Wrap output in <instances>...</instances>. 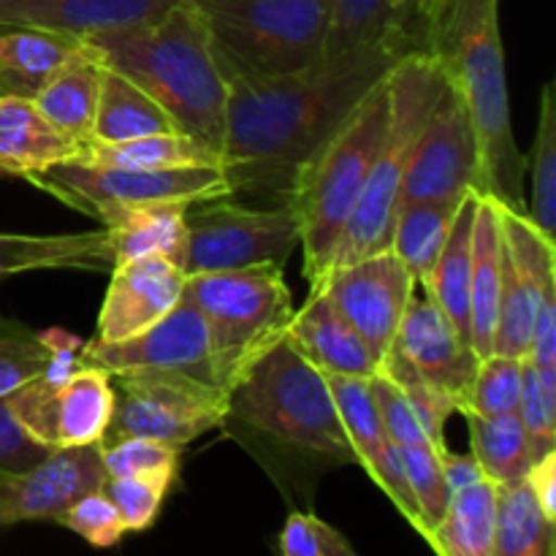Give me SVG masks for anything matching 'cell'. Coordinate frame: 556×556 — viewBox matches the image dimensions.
I'll return each mask as SVG.
<instances>
[{
	"label": "cell",
	"instance_id": "cell-33",
	"mask_svg": "<svg viewBox=\"0 0 556 556\" xmlns=\"http://www.w3.org/2000/svg\"><path fill=\"white\" fill-rule=\"evenodd\" d=\"M185 204H157L128 212L106 228L112 239L114 264L134 258H166L182 269L188 228H185Z\"/></svg>",
	"mask_w": 556,
	"mask_h": 556
},
{
	"label": "cell",
	"instance_id": "cell-9",
	"mask_svg": "<svg viewBox=\"0 0 556 556\" xmlns=\"http://www.w3.org/2000/svg\"><path fill=\"white\" fill-rule=\"evenodd\" d=\"M27 182L60 204L81 212L109 228L128 212L157 204H199V201L231 199V182L226 172L215 166L161 168V172H134V168H101L85 163H58L30 174Z\"/></svg>",
	"mask_w": 556,
	"mask_h": 556
},
{
	"label": "cell",
	"instance_id": "cell-25",
	"mask_svg": "<svg viewBox=\"0 0 556 556\" xmlns=\"http://www.w3.org/2000/svg\"><path fill=\"white\" fill-rule=\"evenodd\" d=\"M43 269L112 271L114 253L109 231L0 233V280Z\"/></svg>",
	"mask_w": 556,
	"mask_h": 556
},
{
	"label": "cell",
	"instance_id": "cell-6",
	"mask_svg": "<svg viewBox=\"0 0 556 556\" xmlns=\"http://www.w3.org/2000/svg\"><path fill=\"white\" fill-rule=\"evenodd\" d=\"M445 76L429 52L407 54L389 71V128L372 172L331 253L329 269L386 253L400 206V188L418 134L445 90Z\"/></svg>",
	"mask_w": 556,
	"mask_h": 556
},
{
	"label": "cell",
	"instance_id": "cell-34",
	"mask_svg": "<svg viewBox=\"0 0 556 556\" xmlns=\"http://www.w3.org/2000/svg\"><path fill=\"white\" fill-rule=\"evenodd\" d=\"M459 413L470 427V454L481 465L483 478L497 486L525 481L535 459H532L519 413H508V416H476L470 410Z\"/></svg>",
	"mask_w": 556,
	"mask_h": 556
},
{
	"label": "cell",
	"instance_id": "cell-1",
	"mask_svg": "<svg viewBox=\"0 0 556 556\" xmlns=\"http://www.w3.org/2000/svg\"><path fill=\"white\" fill-rule=\"evenodd\" d=\"M405 58L396 47H364L286 76L220 71L228 87L220 155L231 199L288 204L309 157Z\"/></svg>",
	"mask_w": 556,
	"mask_h": 556
},
{
	"label": "cell",
	"instance_id": "cell-17",
	"mask_svg": "<svg viewBox=\"0 0 556 556\" xmlns=\"http://www.w3.org/2000/svg\"><path fill=\"white\" fill-rule=\"evenodd\" d=\"M481 358L459 340L443 309L424 293H413L402 324L378 372L386 378H416L443 394L465 402Z\"/></svg>",
	"mask_w": 556,
	"mask_h": 556
},
{
	"label": "cell",
	"instance_id": "cell-20",
	"mask_svg": "<svg viewBox=\"0 0 556 556\" xmlns=\"http://www.w3.org/2000/svg\"><path fill=\"white\" fill-rule=\"evenodd\" d=\"M177 3L182 0H0V25L90 38L155 22Z\"/></svg>",
	"mask_w": 556,
	"mask_h": 556
},
{
	"label": "cell",
	"instance_id": "cell-7",
	"mask_svg": "<svg viewBox=\"0 0 556 556\" xmlns=\"http://www.w3.org/2000/svg\"><path fill=\"white\" fill-rule=\"evenodd\" d=\"M185 299L204 315L215 378L226 396L244 369L286 337L296 313L282 266L275 264L193 275L185 282Z\"/></svg>",
	"mask_w": 556,
	"mask_h": 556
},
{
	"label": "cell",
	"instance_id": "cell-11",
	"mask_svg": "<svg viewBox=\"0 0 556 556\" xmlns=\"http://www.w3.org/2000/svg\"><path fill=\"white\" fill-rule=\"evenodd\" d=\"M114 389V416L103 440L150 438L185 448L226 427V394L168 375H123Z\"/></svg>",
	"mask_w": 556,
	"mask_h": 556
},
{
	"label": "cell",
	"instance_id": "cell-10",
	"mask_svg": "<svg viewBox=\"0 0 556 556\" xmlns=\"http://www.w3.org/2000/svg\"><path fill=\"white\" fill-rule=\"evenodd\" d=\"M185 277L261 264L286 266L299 244V223L288 204L244 206L231 204V199L199 201L185 210Z\"/></svg>",
	"mask_w": 556,
	"mask_h": 556
},
{
	"label": "cell",
	"instance_id": "cell-12",
	"mask_svg": "<svg viewBox=\"0 0 556 556\" xmlns=\"http://www.w3.org/2000/svg\"><path fill=\"white\" fill-rule=\"evenodd\" d=\"M81 362L106 369L112 378L168 375V378H185L206 386V389L223 391L215 378L210 329H206L204 315L185 296L172 313L163 315L157 324L130 340L109 342V345L96 340L85 342Z\"/></svg>",
	"mask_w": 556,
	"mask_h": 556
},
{
	"label": "cell",
	"instance_id": "cell-23",
	"mask_svg": "<svg viewBox=\"0 0 556 556\" xmlns=\"http://www.w3.org/2000/svg\"><path fill=\"white\" fill-rule=\"evenodd\" d=\"M85 141L54 128L27 98L0 96V177L27 179L79 155Z\"/></svg>",
	"mask_w": 556,
	"mask_h": 556
},
{
	"label": "cell",
	"instance_id": "cell-37",
	"mask_svg": "<svg viewBox=\"0 0 556 556\" xmlns=\"http://www.w3.org/2000/svg\"><path fill=\"white\" fill-rule=\"evenodd\" d=\"M521 364L525 358L497 356V353L481 358L459 410H470L476 416H508L519 410Z\"/></svg>",
	"mask_w": 556,
	"mask_h": 556
},
{
	"label": "cell",
	"instance_id": "cell-31",
	"mask_svg": "<svg viewBox=\"0 0 556 556\" xmlns=\"http://www.w3.org/2000/svg\"><path fill=\"white\" fill-rule=\"evenodd\" d=\"M462 199L410 201V204L396 206L389 250L410 271L416 286L427 288L434 264L445 248L451 226L456 220Z\"/></svg>",
	"mask_w": 556,
	"mask_h": 556
},
{
	"label": "cell",
	"instance_id": "cell-22",
	"mask_svg": "<svg viewBox=\"0 0 556 556\" xmlns=\"http://www.w3.org/2000/svg\"><path fill=\"white\" fill-rule=\"evenodd\" d=\"M286 340L324 375L372 378L378 372L367 342L342 318L320 286H309V296L293 313Z\"/></svg>",
	"mask_w": 556,
	"mask_h": 556
},
{
	"label": "cell",
	"instance_id": "cell-47",
	"mask_svg": "<svg viewBox=\"0 0 556 556\" xmlns=\"http://www.w3.org/2000/svg\"><path fill=\"white\" fill-rule=\"evenodd\" d=\"M527 486H530L532 497L541 505V510L546 514V519L556 521V451L541 456L535 465L527 472Z\"/></svg>",
	"mask_w": 556,
	"mask_h": 556
},
{
	"label": "cell",
	"instance_id": "cell-28",
	"mask_svg": "<svg viewBox=\"0 0 556 556\" xmlns=\"http://www.w3.org/2000/svg\"><path fill=\"white\" fill-rule=\"evenodd\" d=\"M71 163L101 168H134V172H161V168H223V155L188 134H155L141 139L98 144L85 141Z\"/></svg>",
	"mask_w": 556,
	"mask_h": 556
},
{
	"label": "cell",
	"instance_id": "cell-40",
	"mask_svg": "<svg viewBox=\"0 0 556 556\" xmlns=\"http://www.w3.org/2000/svg\"><path fill=\"white\" fill-rule=\"evenodd\" d=\"M49 351L38 340V331L11 318H0V396L22 389L43 375Z\"/></svg>",
	"mask_w": 556,
	"mask_h": 556
},
{
	"label": "cell",
	"instance_id": "cell-46",
	"mask_svg": "<svg viewBox=\"0 0 556 556\" xmlns=\"http://www.w3.org/2000/svg\"><path fill=\"white\" fill-rule=\"evenodd\" d=\"M280 554L282 556H326L324 532L320 519L304 510H293L286 519L280 532Z\"/></svg>",
	"mask_w": 556,
	"mask_h": 556
},
{
	"label": "cell",
	"instance_id": "cell-38",
	"mask_svg": "<svg viewBox=\"0 0 556 556\" xmlns=\"http://www.w3.org/2000/svg\"><path fill=\"white\" fill-rule=\"evenodd\" d=\"M396 451H400L402 467H405L407 483H410L418 516H421V538L427 541L451 503V489L443 478V467H440V451H434L429 443L402 445Z\"/></svg>",
	"mask_w": 556,
	"mask_h": 556
},
{
	"label": "cell",
	"instance_id": "cell-18",
	"mask_svg": "<svg viewBox=\"0 0 556 556\" xmlns=\"http://www.w3.org/2000/svg\"><path fill=\"white\" fill-rule=\"evenodd\" d=\"M106 478L98 443L54 448L30 472L3 478L0 527L22 525V521H54L79 497L103 489Z\"/></svg>",
	"mask_w": 556,
	"mask_h": 556
},
{
	"label": "cell",
	"instance_id": "cell-51",
	"mask_svg": "<svg viewBox=\"0 0 556 556\" xmlns=\"http://www.w3.org/2000/svg\"><path fill=\"white\" fill-rule=\"evenodd\" d=\"M3 478H5V476H3V472H0V483H3Z\"/></svg>",
	"mask_w": 556,
	"mask_h": 556
},
{
	"label": "cell",
	"instance_id": "cell-14",
	"mask_svg": "<svg viewBox=\"0 0 556 556\" xmlns=\"http://www.w3.org/2000/svg\"><path fill=\"white\" fill-rule=\"evenodd\" d=\"M481 188V157L465 101L451 85L418 134L400 188V204L462 199Z\"/></svg>",
	"mask_w": 556,
	"mask_h": 556
},
{
	"label": "cell",
	"instance_id": "cell-48",
	"mask_svg": "<svg viewBox=\"0 0 556 556\" xmlns=\"http://www.w3.org/2000/svg\"><path fill=\"white\" fill-rule=\"evenodd\" d=\"M438 456H440V467H443V478L445 483H448L451 494L483 481L481 465H478L472 454H454V451H448V445H445Z\"/></svg>",
	"mask_w": 556,
	"mask_h": 556
},
{
	"label": "cell",
	"instance_id": "cell-41",
	"mask_svg": "<svg viewBox=\"0 0 556 556\" xmlns=\"http://www.w3.org/2000/svg\"><path fill=\"white\" fill-rule=\"evenodd\" d=\"M103 470L109 478L144 476V472H179L182 448L150 438H119L101 440Z\"/></svg>",
	"mask_w": 556,
	"mask_h": 556
},
{
	"label": "cell",
	"instance_id": "cell-39",
	"mask_svg": "<svg viewBox=\"0 0 556 556\" xmlns=\"http://www.w3.org/2000/svg\"><path fill=\"white\" fill-rule=\"evenodd\" d=\"M177 472H144V476L106 478L103 492L119 510L125 532H144L155 525L163 500L172 492Z\"/></svg>",
	"mask_w": 556,
	"mask_h": 556
},
{
	"label": "cell",
	"instance_id": "cell-16",
	"mask_svg": "<svg viewBox=\"0 0 556 556\" xmlns=\"http://www.w3.org/2000/svg\"><path fill=\"white\" fill-rule=\"evenodd\" d=\"M315 286L324 288L342 318L367 342L375 364L380 367L416 293L410 271L391 250H386L353 264L334 266Z\"/></svg>",
	"mask_w": 556,
	"mask_h": 556
},
{
	"label": "cell",
	"instance_id": "cell-50",
	"mask_svg": "<svg viewBox=\"0 0 556 556\" xmlns=\"http://www.w3.org/2000/svg\"><path fill=\"white\" fill-rule=\"evenodd\" d=\"M413 9H416V14L421 16V22L427 25V30H432L434 20H438L440 9L445 5V0H410Z\"/></svg>",
	"mask_w": 556,
	"mask_h": 556
},
{
	"label": "cell",
	"instance_id": "cell-36",
	"mask_svg": "<svg viewBox=\"0 0 556 556\" xmlns=\"http://www.w3.org/2000/svg\"><path fill=\"white\" fill-rule=\"evenodd\" d=\"M527 161L530 177V201L527 217L543 237L556 239V101L554 81H546L541 92V117H538L535 141Z\"/></svg>",
	"mask_w": 556,
	"mask_h": 556
},
{
	"label": "cell",
	"instance_id": "cell-26",
	"mask_svg": "<svg viewBox=\"0 0 556 556\" xmlns=\"http://www.w3.org/2000/svg\"><path fill=\"white\" fill-rule=\"evenodd\" d=\"M81 49V38L41 27L0 25V96L33 101L43 81Z\"/></svg>",
	"mask_w": 556,
	"mask_h": 556
},
{
	"label": "cell",
	"instance_id": "cell-19",
	"mask_svg": "<svg viewBox=\"0 0 556 556\" xmlns=\"http://www.w3.org/2000/svg\"><path fill=\"white\" fill-rule=\"evenodd\" d=\"M185 271L166 258H134L114 264L106 299L96 324V342H123L172 313L185 296Z\"/></svg>",
	"mask_w": 556,
	"mask_h": 556
},
{
	"label": "cell",
	"instance_id": "cell-5",
	"mask_svg": "<svg viewBox=\"0 0 556 556\" xmlns=\"http://www.w3.org/2000/svg\"><path fill=\"white\" fill-rule=\"evenodd\" d=\"M389 106L386 76L293 179L288 206L299 223L302 271L309 286L324 280L329 271L340 231L345 228L383 147Z\"/></svg>",
	"mask_w": 556,
	"mask_h": 556
},
{
	"label": "cell",
	"instance_id": "cell-45",
	"mask_svg": "<svg viewBox=\"0 0 556 556\" xmlns=\"http://www.w3.org/2000/svg\"><path fill=\"white\" fill-rule=\"evenodd\" d=\"M54 448L33 438L20 418L14 416L9 396H0V472L3 476H22L41 465Z\"/></svg>",
	"mask_w": 556,
	"mask_h": 556
},
{
	"label": "cell",
	"instance_id": "cell-49",
	"mask_svg": "<svg viewBox=\"0 0 556 556\" xmlns=\"http://www.w3.org/2000/svg\"><path fill=\"white\" fill-rule=\"evenodd\" d=\"M320 532H324V543H326V556H358L356 548L348 543V538L342 535L340 530H334L331 525L320 521Z\"/></svg>",
	"mask_w": 556,
	"mask_h": 556
},
{
	"label": "cell",
	"instance_id": "cell-29",
	"mask_svg": "<svg viewBox=\"0 0 556 556\" xmlns=\"http://www.w3.org/2000/svg\"><path fill=\"white\" fill-rule=\"evenodd\" d=\"M103 65L87 52L81 41L79 52L71 54L36 92L33 103L38 112L74 139L87 141L96 119L98 92H101Z\"/></svg>",
	"mask_w": 556,
	"mask_h": 556
},
{
	"label": "cell",
	"instance_id": "cell-15",
	"mask_svg": "<svg viewBox=\"0 0 556 556\" xmlns=\"http://www.w3.org/2000/svg\"><path fill=\"white\" fill-rule=\"evenodd\" d=\"M554 282V239L543 237L527 215L503 206V286L492 353L510 358L530 356L543 291Z\"/></svg>",
	"mask_w": 556,
	"mask_h": 556
},
{
	"label": "cell",
	"instance_id": "cell-44",
	"mask_svg": "<svg viewBox=\"0 0 556 556\" xmlns=\"http://www.w3.org/2000/svg\"><path fill=\"white\" fill-rule=\"evenodd\" d=\"M369 391H372L375 407H378V416L380 421H383L386 434H389V440L396 448H402V445L429 443V440L424 438V429L421 424H418L416 410H413V405L407 402V396L402 394L400 386L391 383L383 372H375L372 378H369Z\"/></svg>",
	"mask_w": 556,
	"mask_h": 556
},
{
	"label": "cell",
	"instance_id": "cell-27",
	"mask_svg": "<svg viewBox=\"0 0 556 556\" xmlns=\"http://www.w3.org/2000/svg\"><path fill=\"white\" fill-rule=\"evenodd\" d=\"M478 210V190L462 199L456 220L451 226L445 248L434 264L432 277H429L427 293L465 345H470V269H472V226H476Z\"/></svg>",
	"mask_w": 556,
	"mask_h": 556
},
{
	"label": "cell",
	"instance_id": "cell-8",
	"mask_svg": "<svg viewBox=\"0 0 556 556\" xmlns=\"http://www.w3.org/2000/svg\"><path fill=\"white\" fill-rule=\"evenodd\" d=\"M220 71L286 76L324 54L331 0H193Z\"/></svg>",
	"mask_w": 556,
	"mask_h": 556
},
{
	"label": "cell",
	"instance_id": "cell-4",
	"mask_svg": "<svg viewBox=\"0 0 556 556\" xmlns=\"http://www.w3.org/2000/svg\"><path fill=\"white\" fill-rule=\"evenodd\" d=\"M228 421L296 454L356 465L329 380L286 337L255 358L228 391Z\"/></svg>",
	"mask_w": 556,
	"mask_h": 556
},
{
	"label": "cell",
	"instance_id": "cell-3",
	"mask_svg": "<svg viewBox=\"0 0 556 556\" xmlns=\"http://www.w3.org/2000/svg\"><path fill=\"white\" fill-rule=\"evenodd\" d=\"M427 52L470 112L481 157V188L500 206L527 215V161L510 119L500 0H445Z\"/></svg>",
	"mask_w": 556,
	"mask_h": 556
},
{
	"label": "cell",
	"instance_id": "cell-24",
	"mask_svg": "<svg viewBox=\"0 0 556 556\" xmlns=\"http://www.w3.org/2000/svg\"><path fill=\"white\" fill-rule=\"evenodd\" d=\"M503 286V206L478 193L470 269V348L478 358L492 356Z\"/></svg>",
	"mask_w": 556,
	"mask_h": 556
},
{
	"label": "cell",
	"instance_id": "cell-21",
	"mask_svg": "<svg viewBox=\"0 0 556 556\" xmlns=\"http://www.w3.org/2000/svg\"><path fill=\"white\" fill-rule=\"evenodd\" d=\"M364 47L418 54L427 52L429 30L410 0H331L320 60Z\"/></svg>",
	"mask_w": 556,
	"mask_h": 556
},
{
	"label": "cell",
	"instance_id": "cell-30",
	"mask_svg": "<svg viewBox=\"0 0 556 556\" xmlns=\"http://www.w3.org/2000/svg\"><path fill=\"white\" fill-rule=\"evenodd\" d=\"M155 134H182V130L168 117L166 109L157 106L139 85H134L128 76L103 65L96 119H92V130L87 141L117 144V141Z\"/></svg>",
	"mask_w": 556,
	"mask_h": 556
},
{
	"label": "cell",
	"instance_id": "cell-35",
	"mask_svg": "<svg viewBox=\"0 0 556 556\" xmlns=\"http://www.w3.org/2000/svg\"><path fill=\"white\" fill-rule=\"evenodd\" d=\"M492 556H556V521L546 519L527 481L497 486Z\"/></svg>",
	"mask_w": 556,
	"mask_h": 556
},
{
	"label": "cell",
	"instance_id": "cell-13",
	"mask_svg": "<svg viewBox=\"0 0 556 556\" xmlns=\"http://www.w3.org/2000/svg\"><path fill=\"white\" fill-rule=\"evenodd\" d=\"M22 427L49 448L96 445L114 416L112 375L101 367L76 369L65 380H36L9 394Z\"/></svg>",
	"mask_w": 556,
	"mask_h": 556
},
{
	"label": "cell",
	"instance_id": "cell-42",
	"mask_svg": "<svg viewBox=\"0 0 556 556\" xmlns=\"http://www.w3.org/2000/svg\"><path fill=\"white\" fill-rule=\"evenodd\" d=\"M516 413L525 427L532 459L538 462L541 456L556 451V396L548 394L530 358L521 364V396Z\"/></svg>",
	"mask_w": 556,
	"mask_h": 556
},
{
	"label": "cell",
	"instance_id": "cell-32",
	"mask_svg": "<svg viewBox=\"0 0 556 556\" xmlns=\"http://www.w3.org/2000/svg\"><path fill=\"white\" fill-rule=\"evenodd\" d=\"M497 530V483L478 481L451 494L440 525L427 538L438 556H492Z\"/></svg>",
	"mask_w": 556,
	"mask_h": 556
},
{
	"label": "cell",
	"instance_id": "cell-43",
	"mask_svg": "<svg viewBox=\"0 0 556 556\" xmlns=\"http://www.w3.org/2000/svg\"><path fill=\"white\" fill-rule=\"evenodd\" d=\"M54 521L65 527V530L76 532L79 538H85L96 548H112L125 538V525L119 519V510L114 508V503L106 497L103 489L79 497Z\"/></svg>",
	"mask_w": 556,
	"mask_h": 556
},
{
	"label": "cell",
	"instance_id": "cell-2",
	"mask_svg": "<svg viewBox=\"0 0 556 556\" xmlns=\"http://www.w3.org/2000/svg\"><path fill=\"white\" fill-rule=\"evenodd\" d=\"M87 52L106 68L128 76L182 134L223 152L228 87L217 65L210 27L193 0L147 25L81 38Z\"/></svg>",
	"mask_w": 556,
	"mask_h": 556
}]
</instances>
